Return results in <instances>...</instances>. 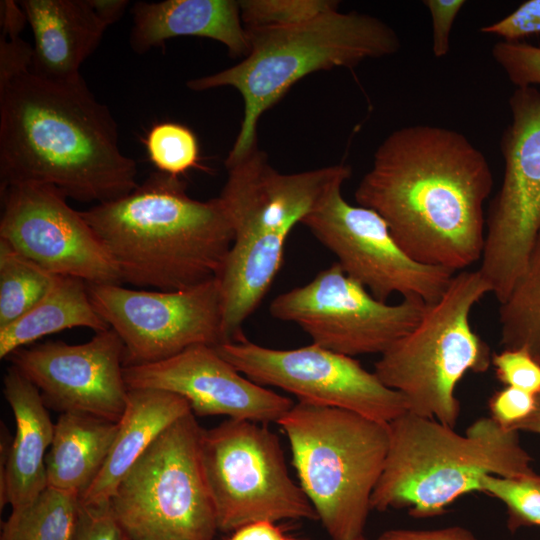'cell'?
Listing matches in <instances>:
<instances>
[{"label": "cell", "mask_w": 540, "mask_h": 540, "mask_svg": "<svg viewBox=\"0 0 540 540\" xmlns=\"http://www.w3.org/2000/svg\"><path fill=\"white\" fill-rule=\"evenodd\" d=\"M80 498L52 488L25 507L11 510L0 540H72Z\"/></svg>", "instance_id": "484cf974"}, {"label": "cell", "mask_w": 540, "mask_h": 540, "mask_svg": "<svg viewBox=\"0 0 540 540\" xmlns=\"http://www.w3.org/2000/svg\"><path fill=\"white\" fill-rule=\"evenodd\" d=\"M201 452L218 530L257 521L318 520L289 475L279 438L265 424L228 418L204 430Z\"/></svg>", "instance_id": "9c48e42d"}, {"label": "cell", "mask_w": 540, "mask_h": 540, "mask_svg": "<svg viewBox=\"0 0 540 540\" xmlns=\"http://www.w3.org/2000/svg\"><path fill=\"white\" fill-rule=\"evenodd\" d=\"M227 540H289V538L275 522L257 521L233 531Z\"/></svg>", "instance_id": "f35d334b"}, {"label": "cell", "mask_w": 540, "mask_h": 540, "mask_svg": "<svg viewBox=\"0 0 540 540\" xmlns=\"http://www.w3.org/2000/svg\"><path fill=\"white\" fill-rule=\"evenodd\" d=\"M123 373L128 389H159L179 395L195 416L277 423L294 404L244 376L216 346L194 345L165 360L124 366Z\"/></svg>", "instance_id": "ac0fdd59"}, {"label": "cell", "mask_w": 540, "mask_h": 540, "mask_svg": "<svg viewBox=\"0 0 540 540\" xmlns=\"http://www.w3.org/2000/svg\"><path fill=\"white\" fill-rule=\"evenodd\" d=\"M0 239L55 275L87 284H122L93 229L57 188L18 184L1 189Z\"/></svg>", "instance_id": "2e32d148"}, {"label": "cell", "mask_w": 540, "mask_h": 540, "mask_svg": "<svg viewBox=\"0 0 540 540\" xmlns=\"http://www.w3.org/2000/svg\"><path fill=\"white\" fill-rule=\"evenodd\" d=\"M390 442L371 509H405L415 518L441 515L458 498L481 492L488 475L531 474L532 458L518 432L491 417L475 420L464 435L436 419L409 412L389 423Z\"/></svg>", "instance_id": "5b68a950"}, {"label": "cell", "mask_w": 540, "mask_h": 540, "mask_svg": "<svg viewBox=\"0 0 540 540\" xmlns=\"http://www.w3.org/2000/svg\"><path fill=\"white\" fill-rule=\"evenodd\" d=\"M492 188L488 160L465 135L416 124L381 142L354 196L410 258L459 272L482 257Z\"/></svg>", "instance_id": "6da1fadb"}, {"label": "cell", "mask_w": 540, "mask_h": 540, "mask_svg": "<svg viewBox=\"0 0 540 540\" xmlns=\"http://www.w3.org/2000/svg\"><path fill=\"white\" fill-rule=\"evenodd\" d=\"M515 431H525L540 435V394L537 395L535 411L528 419L519 424Z\"/></svg>", "instance_id": "60d3db41"}, {"label": "cell", "mask_w": 540, "mask_h": 540, "mask_svg": "<svg viewBox=\"0 0 540 540\" xmlns=\"http://www.w3.org/2000/svg\"><path fill=\"white\" fill-rule=\"evenodd\" d=\"M226 169L227 179L218 197L232 226L233 244L263 251L285 249L294 226L352 175L345 163L281 173L258 147Z\"/></svg>", "instance_id": "9a60e30c"}, {"label": "cell", "mask_w": 540, "mask_h": 540, "mask_svg": "<svg viewBox=\"0 0 540 540\" xmlns=\"http://www.w3.org/2000/svg\"><path fill=\"white\" fill-rule=\"evenodd\" d=\"M3 394L15 419L16 431L8 460L0 469V505L11 510L33 502L47 487L46 451L52 423L40 391L14 366L3 379Z\"/></svg>", "instance_id": "d6986e66"}, {"label": "cell", "mask_w": 540, "mask_h": 540, "mask_svg": "<svg viewBox=\"0 0 540 540\" xmlns=\"http://www.w3.org/2000/svg\"><path fill=\"white\" fill-rule=\"evenodd\" d=\"M356 540H366V538L364 537V535H362L359 538H357Z\"/></svg>", "instance_id": "b9f144b4"}, {"label": "cell", "mask_w": 540, "mask_h": 540, "mask_svg": "<svg viewBox=\"0 0 540 540\" xmlns=\"http://www.w3.org/2000/svg\"><path fill=\"white\" fill-rule=\"evenodd\" d=\"M537 396L510 386L495 391L488 401L491 418L506 430L516 427L535 411Z\"/></svg>", "instance_id": "d6a6232c"}, {"label": "cell", "mask_w": 540, "mask_h": 540, "mask_svg": "<svg viewBox=\"0 0 540 540\" xmlns=\"http://www.w3.org/2000/svg\"><path fill=\"white\" fill-rule=\"evenodd\" d=\"M277 423L288 438L300 487L329 538L364 535L389 448V424L302 401Z\"/></svg>", "instance_id": "8992f818"}, {"label": "cell", "mask_w": 540, "mask_h": 540, "mask_svg": "<svg viewBox=\"0 0 540 540\" xmlns=\"http://www.w3.org/2000/svg\"><path fill=\"white\" fill-rule=\"evenodd\" d=\"M127 540V539H126Z\"/></svg>", "instance_id": "7bdbcfd3"}, {"label": "cell", "mask_w": 540, "mask_h": 540, "mask_svg": "<svg viewBox=\"0 0 540 540\" xmlns=\"http://www.w3.org/2000/svg\"><path fill=\"white\" fill-rule=\"evenodd\" d=\"M117 430L118 422L61 413L45 460L47 487L80 498L102 469Z\"/></svg>", "instance_id": "603a6c76"}, {"label": "cell", "mask_w": 540, "mask_h": 540, "mask_svg": "<svg viewBox=\"0 0 540 540\" xmlns=\"http://www.w3.org/2000/svg\"><path fill=\"white\" fill-rule=\"evenodd\" d=\"M491 52L516 88L540 86V47L520 41H499Z\"/></svg>", "instance_id": "4dcf8cb0"}, {"label": "cell", "mask_w": 540, "mask_h": 540, "mask_svg": "<svg viewBox=\"0 0 540 540\" xmlns=\"http://www.w3.org/2000/svg\"><path fill=\"white\" fill-rule=\"evenodd\" d=\"M245 28L296 25L321 14L337 10L335 0H241Z\"/></svg>", "instance_id": "f546056e"}, {"label": "cell", "mask_w": 540, "mask_h": 540, "mask_svg": "<svg viewBox=\"0 0 540 540\" xmlns=\"http://www.w3.org/2000/svg\"><path fill=\"white\" fill-rule=\"evenodd\" d=\"M489 293L477 269L457 272L441 297L426 304L415 327L375 362L373 372L404 396L409 413L456 427L458 383L491 366V349L470 322L474 306Z\"/></svg>", "instance_id": "52a82bcc"}, {"label": "cell", "mask_w": 540, "mask_h": 540, "mask_svg": "<svg viewBox=\"0 0 540 540\" xmlns=\"http://www.w3.org/2000/svg\"><path fill=\"white\" fill-rule=\"evenodd\" d=\"M0 180L1 189L45 184L96 204L139 185L113 114L81 74L56 80L31 70L0 86Z\"/></svg>", "instance_id": "7a4b0ae2"}, {"label": "cell", "mask_w": 540, "mask_h": 540, "mask_svg": "<svg viewBox=\"0 0 540 540\" xmlns=\"http://www.w3.org/2000/svg\"><path fill=\"white\" fill-rule=\"evenodd\" d=\"M342 186L334 187L301 222L330 250L346 275L362 284L376 299L394 294L437 301L457 273L424 265L410 258L374 210L348 203Z\"/></svg>", "instance_id": "5bb4252c"}, {"label": "cell", "mask_w": 540, "mask_h": 540, "mask_svg": "<svg viewBox=\"0 0 540 540\" xmlns=\"http://www.w3.org/2000/svg\"><path fill=\"white\" fill-rule=\"evenodd\" d=\"M56 277L0 239V327L30 310L50 289Z\"/></svg>", "instance_id": "4316f807"}, {"label": "cell", "mask_w": 540, "mask_h": 540, "mask_svg": "<svg viewBox=\"0 0 540 540\" xmlns=\"http://www.w3.org/2000/svg\"><path fill=\"white\" fill-rule=\"evenodd\" d=\"M124 355L121 338L109 327L82 344L49 341L21 348L10 358L37 387L46 406L117 423L129 392Z\"/></svg>", "instance_id": "e0dca14e"}, {"label": "cell", "mask_w": 540, "mask_h": 540, "mask_svg": "<svg viewBox=\"0 0 540 540\" xmlns=\"http://www.w3.org/2000/svg\"><path fill=\"white\" fill-rule=\"evenodd\" d=\"M425 307L418 298L396 304L376 299L336 262L305 285L275 297L269 311L275 319L298 325L312 343L354 357L384 353L415 327Z\"/></svg>", "instance_id": "8fae6325"}, {"label": "cell", "mask_w": 540, "mask_h": 540, "mask_svg": "<svg viewBox=\"0 0 540 540\" xmlns=\"http://www.w3.org/2000/svg\"><path fill=\"white\" fill-rule=\"evenodd\" d=\"M375 540H479L470 530L462 526L438 529H389Z\"/></svg>", "instance_id": "74e56055"}, {"label": "cell", "mask_w": 540, "mask_h": 540, "mask_svg": "<svg viewBox=\"0 0 540 540\" xmlns=\"http://www.w3.org/2000/svg\"><path fill=\"white\" fill-rule=\"evenodd\" d=\"M190 411L189 403L174 393L150 388L129 389L127 405L118 421L109 455L80 497V504H109L122 479L153 441Z\"/></svg>", "instance_id": "7402d4cb"}, {"label": "cell", "mask_w": 540, "mask_h": 540, "mask_svg": "<svg viewBox=\"0 0 540 540\" xmlns=\"http://www.w3.org/2000/svg\"><path fill=\"white\" fill-rule=\"evenodd\" d=\"M464 0H425L432 21V52L436 58L445 57L450 51V33Z\"/></svg>", "instance_id": "d590c367"}, {"label": "cell", "mask_w": 540, "mask_h": 540, "mask_svg": "<svg viewBox=\"0 0 540 540\" xmlns=\"http://www.w3.org/2000/svg\"><path fill=\"white\" fill-rule=\"evenodd\" d=\"M33 46L19 35L0 36V86L32 69Z\"/></svg>", "instance_id": "8d00e7d4"}, {"label": "cell", "mask_w": 540, "mask_h": 540, "mask_svg": "<svg viewBox=\"0 0 540 540\" xmlns=\"http://www.w3.org/2000/svg\"><path fill=\"white\" fill-rule=\"evenodd\" d=\"M131 13L133 23L129 43L137 54L182 36L215 40L226 47L231 57L244 58L250 49L239 1H139L132 6Z\"/></svg>", "instance_id": "ffe728a7"}, {"label": "cell", "mask_w": 540, "mask_h": 540, "mask_svg": "<svg viewBox=\"0 0 540 540\" xmlns=\"http://www.w3.org/2000/svg\"><path fill=\"white\" fill-rule=\"evenodd\" d=\"M500 141L501 186L490 203L477 269L503 302L525 270L540 233V89L516 88Z\"/></svg>", "instance_id": "30bf717a"}, {"label": "cell", "mask_w": 540, "mask_h": 540, "mask_svg": "<svg viewBox=\"0 0 540 540\" xmlns=\"http://www.w3.org/2000/svg\"><path fill=\"white\" fill-rule=\"evenodd\" d=\"M122 283L160 291L217 278L233 243L219 197L200 201L181 177L151 173L131 193L81 211Z\"/></svg>", "instance_id": "3957f363"}, {"label": "cell", "mask_w": 540, "mask_h": 540, "mask_svg": "<svg viewBox=\"0 0 540 540\" xmlns=\"http://www.w3.org/2000/svg\"><path fill=\"white\" fill-rule=\"evenodd\" d=\"M246 29L250 49L240 62L186 84L197 92L233 87L242 96L243 118L225 167L258 147L260 118L299 80L317 71L353 68L391 56L401 47L387 23L356 11L337 9L296 25Z\"/></svg>", "instance_id": "277c9868"}, {"label": "cell", "mask_w": 540, "mask_h": 540, "mask_svg": "<svg viewBox=\"0 0 540 540\" xmlns=\"http://www.w3.org/2000/svg\"><path fill=\"white\" fill-rule=\"evenodd\" d=\"M481 492L505 504L507 528L540 527V475L535 472L519 477L486 476Z\"/></svg>", "instance_id": "83f0119b"}, {"label": "cell", "mask_w": 540, "mask_h": 540, "mask_svg": "<svg viewBox=\"0 0 540 540\" xmlns=\"http://www.w3.org/2000/svg\"><path fill=\"white\" fill-rule=\"evenodd\" d=\"M480 32L496 35L506 42L540 33V0H528L506 17L480 28Z\"/></svg>", "instance_id": "836d02e7"}, {"label": "cell", "mask_w": 540, "mask_h": 540, "mask_svg": "<svg viewBox=\"0 0 540 540\" xmlns=\"http://www.w3.org/2000/svg\"><path fill=\"white\" fill-rule=\"evenodd\" d=\"M145 144L148 157L157 171L180 177L198 166V139L191 129L182 124H155L147 133Z\"/></svg>", "instance_id": "f1b7e54d"}, {"label": "cell", "mask_w": 540, "mask_h": 540, "mask_svg": "<svg viewBox=\"0 0 540 540\" xmlns=\"http://www.w3.org/2000/svg\"><path fill=\"white\" fill-rule=\"evenodd\" d=\"M97 15L108 25L117 22L125 13L127 0H89Z\"/></svg>", "instance_id": "ab89813d"}, {"label": "cell", "mask_w": 540, "mask_h": 540, "mask_svg": "<svg viewBox=\"0 0 540 540\" xmlns=\"http://www.w3.org/2000/svg\"><path fill=\"white\" fill-rule=\"evenodd\" d=\"M33 32L31 71L49 79H70L97 49L108 25L89 0L19 1Z\"/></svg>", "instance_id": "44dd1931"}, {"label": "cell", "mask_w": 540, "mask_h": 540, "mask_svg": "<svg viewBox=\"0 0 540 540\" xmlns=\"http://www.w3.org/2000/svg\"><path fill=\"white\" fill-rule=\"evenodd\" d=\"M204 430L190 411L135 462L110 500L127 540H213L218 530L202 464Z\"/></svg>", "instance_id": "ba28073f"}, {"label": "cell", "mask_w": 540, "mask_h": 540, "mask_svg": "<svg viewBox=\"0 0 540 540\" xmlns=\"http://www.w3.org/2000/svg\"><path fill=\"white\" fill-rule=\"evenodd\" d=\"M74 327L95 332L109 328L91 302L87 283L57 275L50 289L30 310L0 327V358L10 357L44 336Z\"/></svg>", "instance_id": "cb8c5ba5"}, {"label": "cell", "mask_w": 540, "mask_h": 540, "mask_svg": "<svg viewBox=\"0 0 540 540\" xmlns=\"http://www.w3.org/2000/svg\"><path fill=\"white\" fill-rule=\"evenodd\" d=\"M502 349L524 348L540 364V233L525 270L499 307Z\"/></svg>", "instance_id": "d4e9b609"}, {"label": "cell", "mask_w": 540, "mask_h": 540, "mask_svg": "<svg viewBox=\"0 0 540 540\" xmlns=\"http://www.w3.org/2000/svg\"><path fill=\"white\" fill-rule=\"evenodd\" d=\"M491 365L504 386L540 394V364L526 349H502L492 354Z\"/></svg>", "instance_id": "1f68e13d"}, {"label": "cell", "mask_w": 540, "mask_h": 540, "mask_svg": "<svg viewBox=\"0 0 540 540\" xmlns=\"http://www.w3.org/2000/svg\"><path fill=\"white\" fill-rule=\"evenodd\" d=\"M240 373L299 401L335 407L389 424L408 412L404 396L385 386L353 357L314 343L294 349L258 345L246 337L216 346Z\"/></svg>", "instance_id": "7c38bea8"}, {"label": "cell", "mask_w": 540, "mask_h": 540, "mask_svg": "<svg viewBox=\"0 0 540 540\" xmlns=\"http://www.w3.org/2000/svg\"><path fill=\"white\" fill-rule=\"evenodd\" d=\"M72 540H126L118 526L109 504L83 506L79 514Z\"/></svg>", "instance_id": "e575fe53"}, {"label": "cell", "mask_w": 540, "mask_h": 540, "mask_svg": "<svg viewBox=\"0 0 540 540\" xmlns=\"http://www.w3.org/2000/svg\"><path fill=\"white\" fill-rule=\"evenodd\" d=\"M87 287L95 310L124 344V366L165 360L194 345L224 343L217 278L177 291Z\"/></svg>", "instance_id": "4fadbf2b"}]
</instances>
